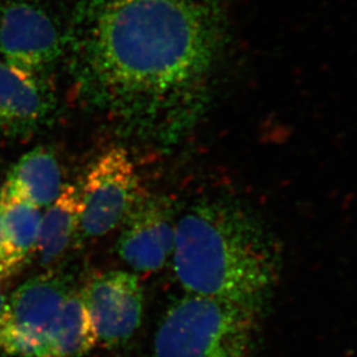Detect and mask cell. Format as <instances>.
<instances>
[{
  "instance_id": "6da1fadb",
  "label": "cell",
  "mask_w": 357,
  "mask_h": 357,
  "mask_svg": "<svg viewBox=\"0 0 357 357\" xmlns=\"http://www.w3.org/2000/svg\"><path fill=\"white\" fill-rule=\"evenodd\" d=\"M223 45L206 0H84L70 34L73 69L94 105L152 121L199 93Z\"/></svg>"
},
{
  "instance_id": "7a4b0ae2",
  "label": "cell",
  "mask_w": 357,
  "mask_h": 357,
  "mask_svg": "<svg viewBox=\"0 0 357 357\" xmlns=\"http://www.w3.org/2000/svg\"><path fill=\"white\" fill-rule=\"evenodd\" d=\"M282 266L278 238L234 202L206 199L176 223L173 267L187 294L261 309Z\"/></svg>"
},
{
  "instance_id": "3957f363",
  "label": "cell",
  "mask_w": 357,
  "mask_h": 357,
  "mask_svg": "<svg viewBox=\"0 0 357 357\" xmlns=\"http://www.w3.org/2000/svg\"><path fill=\"white\" fill-rule=\"evenodd\" d=\"M260 310L185 294L162 317L152 357H248Z\"/></svg>"
},
{
  "instance_id": "277c9868",
  "label": "cell",
  "mask_w": 357,
  "mask_h": 357,
  "mask_svg": "<svg viewBox=\"0 0 357 357\" xmlns=\"http://www.w3.org/2000/svg\"><path fill=\"white\" fill-rule=\"evenodd\" d=\"M73 290L56 271L19 285L0 312V351L10 357H52L59 318Z\"/></svg>"
},
{
  "instance_id": "5b68a950",
  "label": "cell",
  "mask_w": 357,
  "mask_h": 357,
  "mask_svg": "<svg viewBox=\"0 0 357 357\" xmlns=\"http://www.w3.org/2000/svg\"><path fill=\"white\" fill-rule=\"evenodd\" d=\"M79 192L80 239L101 237L123 223L142 196L139 178L127 151L113 148L96 158Z\"/></svg>"
},
{
  "instance_id": "8992f818",
  "label": "cell",
  "mask_w": 357,
  "mask_h": 357,
  "mask_svg": "<svg viewBox=\"0 0 357 357\" xmlns=\"http://www.w3.org/2000/svg\"><path fill=\"white\" fill-rule=\"evenodd\" d=\"M96 330L98 344L115 348L126 344L139 328L144 310L137 276L110 271L89 278L79 291Z\"/></svg>"
},
{
  "instance_id": "52a82bcc",
  "label": "cell",
  "mask_w": 357,
  "mask_h": 357,
  "mask_svg": "<svg viewBox=\"0 0 357 357\" xmlns=\"http://www.w3.org/2000/svg\"><path fill=\"white\" fill-rule=\"evenodd\" d=\"M55 22L38 3L14 0L0 8V52L10 66L38 75L62 56Z\"/></svg>"
},
{
  "instance_id": "ba28073f",
  "label": "cell",
  "mask_w": 357,
  "mask_h": 357,
  "mask_svg": "<svg viewBox=\"0 0 357 357\" xmlns=\"http://www.w3.org/2000/svg\"><path fill=\"white\" fill-rule=\"evenodd\" d=\"M176 230L173 206L169 199L141 196L123 220L117 253L134 271H159L173 257Z\"/></svg>"
},
{
  "instance_id": "9c48e42d",
  "label": "cell",
  "mask_w": 357,
  "mask_h": 357,
  "mask_svg": "<svg viewBox=\"0 0 357 357\" xmlns=\"http://www.w3.org/2000/svg\"><path fill=\"white\" fill-rule=\"evenodd\" d=\"M55 108V99L38 75L0 62V134L31 137L40 130Z\"/></svg>"
},
{
  "instance_id": "30bf717a",
  "label": "cell",
  "mask_w": 357,
  "mask_h": 357,
  "mask_svg": "<svg viewBox=\"0 0 357 357\" xmlns=\"http://www.w3.org/2000/svg\"><path fill=\"white\" fill-rule=\"evenodd\" d=\"M82 197L79 189L63 185L57 199L42 216L36 251L43 267H52L61 260L79 234Z\"/></svg>"
},
{
  "instance_id": "8fae6325",
  "label": "cell",
  "mask_w": 357,
  "mask_h": 357,
  "mask_svg": "<svg viewBox=\"0 0 357 357\" xmlns=\"http://www.w3.org/2000/svg\"><path fill=\"white\" fill-rule=\"evenodd\" d=\"M6 183L38 208L49 206L62 190V173L55 155L38 146L22 155Z\"/></svg>"
},
{
  "instance_id": "7c38bea8",
  "label": "cell",
  "mask_w": 357,
  "mask_h": 357,
  "mask_svg": "<svg viewBox=\"0 0 357 357\" xmlns=\"http://www.w3.org/2000/svg\"><path fill=\"white\" fill-rule=\"evenodd\" d=\"M0 217L7 241L24 267L38 248L42 220L40 208L5 182L0 189Z\"/></svg>"
},
{
  "instance_id": "4fadbf2b",
  "label": "cell",
  "mask_w": 357,
  "mask_h": 357,
  "mask_svg": "<svg viewBox=\"0 0 357 357\" xmlns=\"http://www.w3.org/2000/svg\"><path fill=\"white\" fill-rule=\"evenodd\" d=\"M98 344L96 330L79 292L73 290L63 306L52 357H83Z\"/></svg>"
},
{
  "instance_id": "5bb4252c",
  "label": "cell",
  "mask_w": 357,
  "mask_h": 357,
  "mask_svg": "<svg viewBox=\"0 0 357 357\" xmlns=\"http://www.w3.org/2000/svg\"><path fill=\"white\" fill-rule=\"evenodd\" d=\"M24 266L21 265L7 241L0 217V282L7 281L20 273Z\"/></svg>"
},
{
  "instance_id": "9a60e30c",
  "label": "cell",
  "mask_w": 357,
  "mask_h": 357,
  "mask_svg": "<svg viewBox=\"0 0 357 357\" xmlns=\"http://www.w3.org/2000/svg\"><path fill=\"white\" fill-rule=\"evenodd\" d=\"M5 296H3V290H1V282H0V312H1V310H3V305H5Z\"/></svg>"
}]
</instances>
